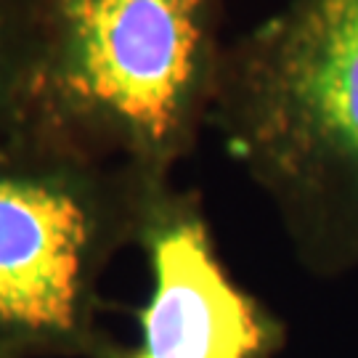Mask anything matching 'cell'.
<instances>
[{
    "instance_id": "obj_2",
    "label": "cell",
    "mask_w": 358,
    "mask_h": 358,
    "mask_svg": "<svg viewBox=\"0 0 358 358\" xmlns=\"http://www.w3.org/2000/svg\"><path fill=\"white\" fill-rule=\"evenodd\" d=\"M226 45L223 0H59L29 141L173 183Z\"/></svg>"
},
{
    "instance_id": "obj_5",
    "label": "cell",
    "mask_w": 358,
    "mask_h": 358,
    "mask_svg": "<svg viewBox=\"0 0 358 358\" xmlns=\"http://www.w3.org/2000/svg\"><path fill=\"white\" fill-rule=\"evenodd\" d=\"M59 0H0V159L29 143Z\"/></svg>"
},
{
    "instance_id": "obj_3",
    "label": "cell",
    "mask_w": 358,
    "mask_h": 358,
    "mask_svg": "<svg viewBox=\"0 0 358 358\" xmlns=\"http://www.w3.org/2000/svg\"><path fill=\"white\" fill-rule=\"evenodd\" d=\"M170 186L38 141L0 159V353L96 356L103 273Z\"/></svg>"
},
{
    "instance_id": "obj_6",
    "label": "cell",
    "mask_w": 358,
    "mask_h": 358,
    "mask_svg": "<svg viewBox=\"0 0 358 358\" xmlns=\"http://www.w3.org/2000/svg\"><path fill=\"white\" fill-rule=\"evenodd\" d=\"M0 358H8V356H6V353H0Z\"/></svg>"
},
{
    "instance_id": "obj_1",
    "label": "cell",
    "mask_w": 358,
    "mask_h": 358,
    "mask_svg": "<svg viewBox=\"0 0 358 358\" xmlns=\"http://www.w3.org/2000/svg\"><path fill=\"white\" fill-rule=\"evenodd\" d=\"M210 128L313 276L358 268V0H287L229 40Z\"/></svg>"
},
{
    "instance_id": "obj_4",
    "label": "cell",
    "mask_w": 358,
    "mask_h": 358,
    "mask_svg": "<svg viewBox=\"0 0 358 358\" xmlns=\"http://www.w3.org/2000/svg\"><path fill=\"white\" fill-rule=\"evenodd\" d=\"M149 297L133 310L136 340L109 337L93 358H276L287 324L236 282L196 192L159 194L138 239Z\"/></svg>"
}]
</instances>
